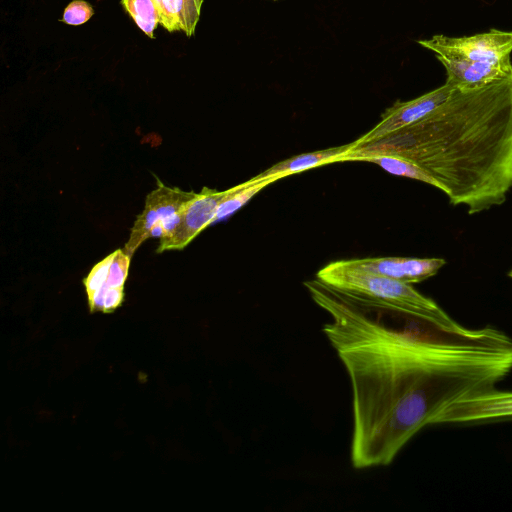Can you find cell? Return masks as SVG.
I'll use <instances>...</instances> for the list:
<instances>
[{
    "instance_id": "cell-18",
    "label": "cell",
    "mask_w": 512,
    "mask_h": 512,
    "mask_svg": "<svg viewBox=\"0 0 512 512\" xmlns=\"http://www.w3.org/2000/svg\"><path fill=\"white\" fill-rule=\"evenodd\" d=\"M93 15L92 6L83 0L72 1L64 10L62 21L69 25H81Z\"/></svg>"
},
{
    "instance_id": "cell-15",
    "label": "cell",
    "mask_w": 512,
    "mask_h": 512,
    "mask_svg": "<svg viewBox=\"0 0 512 512\" xmlns=\"http://www.w3.org/2000/svg\"><path fill=\"white\" fill-rule=\"evenodd\" d=\"M121 4L132 17L136 25L148 37H154L159 24V12L154 0H121Z\"/></svg>"
},
{
    "instance_id": "cell-9",
    "label": "cell",
    "mask_w": 512,
    "mask_h": 512,
    "mask_svg": "<svg viewBox=\"0 0 512 512\" xmlns=\"http://www.w3.org/2000/svg\"><path fill=\"white\" fill-rule=\"evenodd\" d=\"M360 269L382 275L403 283L422 282L434 275L446 264L443 258L369 257L350 259Z\"/></svg>"
},
{
    "instance_id": "cell-16",
    "label": "cell",
    "mask_w": 512,
    "mask_h": 512,
    "mask_svg": "<svg viewBox=\"0 0 512 512\" xmlns=\"http://www.w3.org/2000/svg\"><path fill=\"white\" fill-rule=\"evenodd\" d=\"M131 256L123 249L114 251L107 280L104 286L109 288H124L128 277Z\"/></svg>"
},
{
    "instance_id": "cell-13",
    "label": "cell",
    "mask_w": 512,
    "mask_h": 512,
    "mask_svg": "<svg viewBox=\"0 0 512 512\" xmlns=\"http://www.w3.org/2000/svg\"><path fill=\"white\" fill-rule=\"evenodd\" d=\"M277 180L278 179L275 177L259 180L251 178L244 183L229 188L227 196L222 200L216 211L213 223L221 221L233 214L253 198L254 195Z\"/></svg>"
},
{
    "instance_id": "cell-10",
    "label": "cell",
    "mask_w": 512,
    "mask_h": 512,
    "mask_svg": "<svg viewBox=\"0 0 512 512\" xmlns=\"http://www.w3.org/2000/svg\"><path fill=\"white\" fill-rule=\"evenodd\" d=\"M446 71V81L455 89L482 87L512 72L511 59L496 62L470 61L436 55Z\"/></svg>"
},
{
    "instance_id": "cell-1",
    "label": "cell",
    "mask_w": 512,
    "mask_h": 512,
    "mask_svg": "<svg viewBox=\"0 0 512 512\" xmlns=\"http://www.w3.org/2000/svg\"><path fill=\"white\" fill-rule=\"evenodd\" d=\"M331 321L323 331L351 382V462L389 465L449 404L512 372V337L494 326L448 334L408 314L304 283Z\"/></svg>"
},
{
    "instance_id": "cell-6",
    "label": "cell",
    "mask_w": 512,
    "mask_h": 512,
    "mask_svg": "<svg viewBox=\"0 0 512 512\" xmlns=\"http://www.w3.org/2000/svg\"><path fill=\"white\" fill-rule=\"evenodd\" d=\"M508 420H512V391L494 388L449 404L432 425H476Z\"/></svg>"
},
{
    "instance_id": "cell-7",
    "label": "cell",
    "mask_w": 512,
    "mask_h": 512,
    "mask_svg": "<svg viewBox=\"0 0 512 512\" xmlns=\"http://www.w3.org/2000/svg\"><path fill=\"white\" fill-rule=\"evenodd\" d=\"M157 185V188L147 195L144 209L137 216L130 237L124 246L123 250L130 256L150 237L155 226L162 225L197 195L193 191L187 192L165 186L159 180Z\"/></svg>"
},
{
    "instance_id": "cell-5",
    "label": "cell",
    "mask_w": 512,
    "mask_h": 512,
    "mask_svg": "<svg viewBox=\"0 0 512 512\" xmlns=\"http://www.w3.org/2000/svg\"><path fill=\"white\" fill-rule=\"evenodd\" d=\"M435 55L470 61L496 62L509 60L512 53V32L491 29L471 36L449 37L442 34L418 40Z\"/></svg>"
},
{
    "instance_id": "cell-11",
    "label": "cell",
    "mask_w": 512,
    "mask_h": 512,
    "mask_svg": "<svg viewBox=\"0 0 512 512\" xmlns=\"http://www.w3.org/2000/svg\"><path fill=\"white\" fill-rule=\"evenodd\" d=\"M353 146L354 141L337 147L295 155L272 165L253 178L259 180L275 177L280 180L288 175L300 173L314 167L340 162L341 158L349 152Z\"/></svg>"
},
{
    "instance_id": "cell-17",
    "label": "cell",
    "mask_w": 512,
    "mask_h": 512,
    "mask_svg": "<svg viewBox=\"0 0 512 512\" xmlns=\"http://www.w3.org/2000/svg\"><path fill=\"white\" fill-rule=\"evenodd\" d=\"M113 257L114 252L94 265L88 275L83 279L87 299L91 298L105 285Z\"/></svg>"
},
{
    "instance_id": "cell-2",
    "label": "cell",
    "mask_w": 512,
    "mask_h": 512,
    "mask_svg": "<svg viewBox=\"0 0 512 512\" xmlns=\"http://www.w3.org/2000/svg\"><path fill=\"white\" fill-rule=\"evenodd\" d=\"M374 155L420 166L469 215L504 204L512 189V72L482 87L455 89L422 119L353 146L340 162Z\"/></svg>"
},
{
    "instance_id": "cell-14",
    "label": "cell",
    "mask_w": 512,
    "mask_h": 512,
    "mask_svg": "<svg viewBox=\"0 0 512 512\" xmlns=\"http://www.w3.org/2000/svg\"><path fill=\"white\" fill-rule=\"evenodd\" d=\"M362 161L379 165L387 172L427 183L439 189L438 182L420 166L410 160L395 155H374Z\"/></svg>"
},
{
    "instance_id": "cell-8",
    "label": "cell",
    "mask_w": 512,
    "mask_h": 512,
    "mask_svg": "<svg viewBox=\"0 0 512 512\" xmlns=\"http://www.w3.org/2000/svg\"><path fill=\"white\" fill-rule=\"evenodd\" d=\"M455 90L449 83L408 101H397L381 115L380 121L354 141V146L380 139L404 128L431 113Z\"/></svg>"
},
{
    "instance_id": "cell-12",
    "label": "cell",
    "mask_w": 512,
    "mask_h": 512,
    "mask_svg": "<svg viewBox=\"0 0 512 512\" xmlns=\"http://www.w3.org/2000/svg\"><path fill=\"white\" fill-rule=\"evenodd\" d=\"M203 0H161L159 24L169 32L182 31L194 34Z\"/></svg>"
},
{
    "instance_id": "cell-3",
    "label": "cell",
    "mask_w": 512,
    "mask_h": 512,
    "mask_svg": "<svg viewBox=\"0 0 512 512\" xmlns=\"http://www.w3.org/2000/svg\"><path fill=\"white\" fill-rule=\"evenodd\" d=\"M317 280L351 299L408 314L448 334H465L471 329L459 324L411 284L365 271L349 260L327 264L318 271Z\"/></svg>"
},
{
    "instance_id": "cell-4",
    "label": "cell",
    "mask_w": 512,
    "mask_h": 512,
    "mask_svg": "<svg viewBox=\"0 0 512 512\" xmlns=\"http://www.w3.org/2000/svg\"><path fill=\"white\" fill-rule=\"evenodd\" d=\"M229 189L218 191L204 187L176 214L162 224L157 252L181 250L213 223L216 211Z\"/></svg>"
},
{
    "instance_id": "cell-19",
    "label": "cell",
    "mask_w": 512,
    "mask_h": 512,
    "mask_svg": "<svg viewBox=\"0 0 512 512\" xmlns=\"http://www.w3.org/2000/svg\"><path fill=\"white\" fill-rule=\"evenodd\" d=\"M508 276H509L510 278H512V270H510V271L508 272Z\"/></svg>"
}]
</instances>
